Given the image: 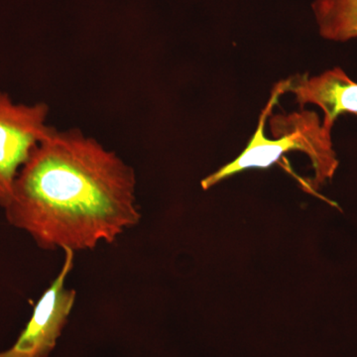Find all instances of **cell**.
Here are the masks:
<instances>
[{
    "label": "cell",
    "mask_w": 357,
    "mask_h": 357,
    "mask_svg": "<svg viewBox=\"0 0 357 357\" xmlns=\"http://www.w3.org/2000/svg\"><path fill=\"white\" fill-rule=\"evenodd\" d=\"M132 167L79 129L54 128L21 169L9 225L43 250H91L139 222Z\"/></svg>",
    "instance_id": "cell-1"
},
{
    "label": "cell",
    "mask_w": 357,
    "mask_h": 357,
    "mask_svg": "<svg viewBox=\"0 0 357 357\" xmlns=\"http://www.w3.org/2000/svg\"><path fill=\"white\" fill-rule=\"evenodd\" d=\"M287 86L288 79H284L274 86L248 146L234 161L202 181L204 191L249 169L269 168L291 151L303 152L309 157L314 171V182L323 183L332 177L337 166L332 130L323 126L318 114L300 110L272 114L280 96L287 93Z\"/></svg>",
    "instance_id": "cell-2"
},
{
    "label": "cell",
    "mask_w": 357,
    "mask_h": 357,
    "mask_svg": "<svg viewBox=\"0 0 357 357\" xmlns=\"http://www.w3.org/2000/svg\"><path fill=\"white\" fill-rule=\"evenodd\" d=\"M46 103L14 102L0 91V206H6L16 178L35 148L51 132Z\"/></svg>",
    "instance_id": "cell-3"
},
{
    "label": "cell",
    "mask_w": 357,
    "mask_h": 357,
    "mask_svg": "<svg viewBox=\"0 0 357 357\" xmlns=\"http://www.w3.org/2000/svg\"><path fill=\"white\" fill-rule=\"evenodd\" d=\"M60 272L35 305L31 318L15 344L0 357H48L57 344L77 299V292L66 288L74 268L75 252L66 249Z\"/></svg>",
    "instance_id": "cell-4"
},
{
    "label": "cell",
    "mask_w": 357,
    "mask_h": 357,
    "mask_svg": "<svg viewBox=\"0 0 357 357\" xmlns=\"http://www.w3.org/2000/svg\"><path fill=\"white\" fill-rule=\"evenodd\" d=\"M287 93L295 96L301 107L316 105L323 110V126L333 130L340 114L357 116V83L340 68L319 76L300 75L288 79Z\"/></svg>",
    "instance_id": "cell-5"
},
{
    "label": "cell",
    "mask_w": 357,
    "mask_h": 357,
    "mask_svg": "<svg viewBox=\"0 0 357 357\" xmlns=\"http://www.w3.org/2000/svg\"><path fill=\"white\" fill-rule=\"evenodd\" d=\"M312 9L323 38L335 42L357 39V0H314Z\"/></svg>",
    "instance_id": "cell-6"
}]
</instances>
